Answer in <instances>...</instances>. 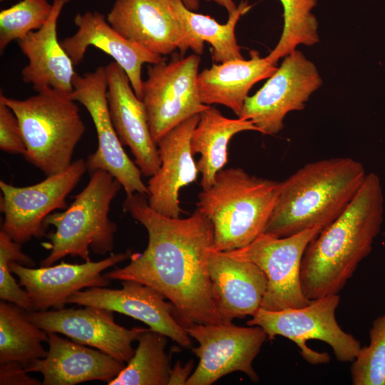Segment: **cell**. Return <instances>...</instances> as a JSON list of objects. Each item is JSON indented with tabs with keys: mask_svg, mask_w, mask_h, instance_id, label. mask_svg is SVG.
<instances>
[{
	"mask_svg": "<svg viewBox=\"0 0 385 385\" xmlns=\"http://www.w3.org/2000/svg\"><path fill=\"white\" fill-rule=\"evenodd\" d=\"M123 210L145 228L148 246L141 253H132L128 265L105 276L153 288L175 306L185 327L222 322L208 272L214 240L210 219L197 208L187 218L163 215L149 206L148 196L138 192L126 195Z\"/></svg>",
	"mask_w": 385,
	"mask_h": 385,
	"instance_id": "1",
	"label": "cell"
},
{
	"mask_svg": "<svg viewBox=\"0 0 385 385\" xmlns=\"http://www.w3.org/2000/svg\"><path fill=\"white\" fill-rule=\"evenodd\" d=\"M379 177L366 174L346 210L308 244L301 264L302 292L309 299L337 294L371 251L383 222Z\"/></svg>",
	"mask_w": 385,
	"mask_h": 385,
	"instance_id": "2",
	"label": "cell"
},
{
	"mask_svg": "<svg viewBox=\"0 0 385 385\" xmlns=\"http://www.w3.org/2000/svg\"><path fill=\"white\" fill-rule=\"evenodd\" d=\"M350 157L309 163L281 182L277 202L264 233L278 237L325 227L349 206L366 178Z\"/></svg>",
	"mask_w": 385,
	"mask_h": 385,
	"instance_id": "3",
	"label": "cell"
},
{
	"mask_svg": "<svg viewBox=\"0 0 385 385\" xmlns=\"http://www.w3.org/2000/svg\"><path fill=\"white\" fill-rule=\"evenodd\" d=\"M280 188L281 182L250 175L241 168L221 170L197 202L213 225L212 250L245 247L263 233Z\"/></svg>",
	"mask_w": 385,
	"mask_h": 385,
	"instance_id": "4",
	"label": "cell"
},
{
	"mask_svg": "<svg viewBox=\"0 0 385 385\" xmlns=\"http://www.w3.org/2000/svg\"><path fill=\"white\" fill-rule=\"evenodd\" d=\"M121 188L109 173H91L88 184L73 197V202L45 220L46 227L53 225L56 230L46 235L50 242L43 246L51 252L41 260V267L51 266L68 255L88 261L91 250L99 255L111 252L117 225L110 219L109 212Z\"/></svg>",
	"mask_w": 385,
	"mask_h": 385,
	"instance_id": "5",
	"label": "cell"
},
{
	"mask_svg": "<svg viewBox=\"0 0 385 385\" xmlns=\"http://www.w3.org/2000/svg\"><path fill=\"white\" fill-rule=\"evenodd\" d=\"M17 117L26 145L25 159L46 176L66 169L86 127L69 96L46 89L26 99L0 95Z\"/></svg>",
	"mask_w": 385,
	"mask_h": 385,
	"instance_id": "6",
	"label": "cell"
},
{
	"mask_svg": "<svg viewBox=\"0 0 385 385\" xmlns=\"http://www.w3.org/2000/svg\"><path fill=\"white\" fill-rule=\"evenodd\" d=\"M339 300L337 294L311 299L301 308L271 311L260 307L247 324L261 327L270 340L276 336L291 340L299 349L303 359L311 364L328 363L330 356L327 352H318L308 347L306 343L309 339L327 343L338 361H353L361 344L353 335L345 332L336 320L335 311Z\"/></svg>",
	"mask_w": 385,
	"mask_h": 385,
	"instance_id": "7",
	"label": "cell"
},
{
	"mask_svg": "<svg viewBox=\"0 0 385 385\" xmlns=\"http://www.w3.org/2000/svg\"><path fill=\"white\" fill-rule=\"evenodd\" d=\"M199 55L173 58L152 64L143 83V98L154 142L187 119L201 113L204 104L197 87Z\"/></svg>",
	"mask_w": 385,
	"mask_h": 385,
	"instance_id": "8",
	"label": "cell"
},
{
	"mask_svg": "<svg viewBox=\"0 0 385 385\" xmlns=\"http://www.w3.org/2000/svg\"><path fill=\"white\" fill-rule=\"evenodd\" d=\"M322 229L317 226L284 237L263 232L246 247L225 252L253 262L265 274L267 286L261 308L278 311L310 302L301 287V264L308 244Z\"/></svg>",
	"mask_w": 385,
	"mask_h": 385,
	"instance_id": "9",
	"label": "cell"
},
{
	"mask_svg": "<svg viewBox=\"0 0 385 385\" xmlns=\"http://www.w3.org/2000/svg\"><path fill=\"white\" fill-rule=\"evenodd\" d=\"M87 170L86 161L76 160L65 170L29 186H14L0 181L1 230L23 244L46 235L45 220L57 210L68 207L66 198Z\"/></svg>",
	"mask_w": 385,
	"mask_h": 385,
	"instance_id": "10",
	"label": "cell"
},
{
	"mask_svg": "<svg viewBox=\"0 0 385 385\" xmlns=\"http://www.w3.org/2000/svg\"><path fill=\"white\" fill-rule=\"evenodd\" d=\"M185 329L199 344L192 347L199 363L186 385H211L235 371L245 374L253 382L258 381L252 363L267 338L261 327L221 322L190 323Z\"/></svg>",
	"mask_w": 385,
	"mask_h": 385,
	"instance_id": "11",
	"label": "cell"
},
{
	"mask_svg": "<svg viewBox=\"0 0 385 385\" xmlns=\"http://www.w3.org/2000/svg\"><path fill=\"white\" fill-rule=\"evenodd\" d=\"M73 86L70 97L86 108L97 133L98 147L86 160L87 170L90 173L99 170L109 173L121 184L126 195L138 192L148 196L142 173L126 154L113 125L108 106L105 66L83 76L76 73Z\"/></svg>",
	"mask_w": 385,
	"mask_h": 385,
	"instance_id": "12",
	"label": "cell"
},
{
	"mask_svg": "<svg viewBox=\"0 0 385 385\" xmlns=\"http://www.w3.org/2000/svg\"><path fill=\"white\" fill-rule=\"evenodd\" d=\"M281 65L257 92L248 96L238 118L251 120L260 133H278L289 112L300 111L322 80L315 64L298 50Z\"/></svg>",
	"mask_w": 385,
	"mask_h": 385,
	"instance_id": "13",
	"label": "cell"
},
{
	"mask_svg": "<svg viewBox=\"0 0 385 385\" xmlns=\"http://www.w3.org/2000/svg\"><path fill=\"white\" fill-rule=\"evenodd\" d=\"M106 19L125 38L162 56L176 49L197 55L204 50L177 16L172 0H115Z\"/></svg>",
	"mask_w": 385,
	"mask_h": 385,
	"instance_id": "14",
	"label": "cell"
},
{
	"mask_svg": "<svg viewBox=\"0 0 385 385\" xmlns=\"http://www.w3.org/2000/svg\"><path fill=\"white\" fill-rule=\"evenodd\" d=\"M46 311H25L26 317L47 332L101 350L127 363L133 357V341L147 328L128 329L115 322L113 312L91 306Z\"/></svg>",
	"mask_w": 385,
	"mask_h": 385,
	"instance_id": "15",
	"label": "cell"
},
{
	"mask_svg": "<svg viewBox=\"0 0 385 385\" xmlns=\"http://www.w3.org/2000/svg\"><path fill=\"white\" fill-rule=\"evenodd\" d=\"M122 288L94 287L71 294L67 304L106 309L139 320L183 347H190L191 337L175 306L153 288L133 280H124Z\"/></svg>",
	"mask_w": 385,
	"mask_h": 385,
	"instance_id": "16",
	"label": "cell"
},
{
	"mask_svg": "<svg viewBox=\"0 0 385 385\" xmlns=\"http://www.w3.org/2000/svg\"><path fill=\"white\" fill-rule=\"evenodd\" d=\"M127 251L111 254L103 260L82 264L61 262L56 265L32 268L11 262V272L17 276L19 285L29 294L34 311L65 307L68 297L85 288L108 286L111 279L102 272L106 269L130 258Z\"/></svg>",
	"mask_w": 385,
	"mask_h": 385,
	"instance_id": "17",
	"label": "cell"
},
{
	"mask_svg": "<svg viewBox=\"0 0 385 385\" xmlns=\"http://www.w3.org/2000/svg\"><path fill=\"white\" fill-rule=\"evenodd\" d=\"M110 116L123 145L129 147L141 173L153 176L160 166L142 100L135 95L128 76L115 61L105 66Z\"/></svg>",
	"mask_w": 385,
	"mask_h": 385,
	"instance_id": "18",
	"label": "cell"
},
{
	"mask_svg": "<svg viewBox=\"0 0 385 385\" xmlns=\"http://www.w3.org/2000/svg\"><path fill=\"white\" fill-rule=\"evenodd\" d=\"M76 32L61 42L73 66L84 58L87 48L92 46L111 56L125 72L138 98H143L142 66L155 64L164 60L115 30L106 16L94 11L77 14L73 19Z\"/></svg>",
	"mask_w": 385,
	"mask_h": 385,
	"instance_id": "19",
	"label": "cell"
},
{
	"mask_svg": "<svg viewBox=\"0 0 385 385\" xmlns=\"http://www.w3.org/2000/svg\"><path fill=\"white\" fill-rule=\"evenodd\" d=\"M199 118L200 114L187 119L157 143L160 166L149 179L148 201L154 211L163 215L180 217L183 212L180 190L195 182L200 173L190 146Z\"/></svg>",
	"mask_w": 385,
	"mask_h": 385,
	"instance_id": "20",
	"label": "cell"
},
{
	"mask_svg": "<svg viewBox=\"0 0 385 385\" xmlns=\"http://www.w3.org/2000/svg\"><path fill=\"white\" fill-rule=\"evenodd\" d=\"M208 272L214 302L222 322L253 316L261 307L267 281L252 262L211 250Z\"/></svg>",
	"mask_w": 385,
	"mask_h": 385,
	"instance_id": "21",
	"label": "cell"
},
{
	"mask_svg": "<svg viewBox=\"0 0 385 385\" xmlns=\"http://www.w3.org/2000/svg\"><path fill=\"white\" fill-rule=\"evenodd\" d=\"M48 350L44 358L25 365L27 372H38L43 385H74L90 381L107 384L125 366L109 354L48 332Z\"/></svg>",
	"mask_w": 385,
	"mask_h": 385,
	"instance_id": "22",
	"label": "cell"
},
{
	"mask_svg": "<svg viewBox=\"0 0 385 385\" xmlns=\"http://www.w3.org/2000/svg\"><path fill=\"white\" fill-rule=\"evenodd\" d=\"M71 0H53L47 21L38 30L18 41L29 60L21 71L24 83L37 92L46 89L70 94L76 73L74 66L57 37V21L64 6Z\"/></svg>",
	"mask_w": 385,
	"mask_h": 385,
	"instance_id": "23",
	"label": "cell"
},
{
	"mask_svg": "<svg viewBox=\"0 0 385 385\" xmlns=\"http://www.w3.org/2000/svg\"><path fill=\"white\" fill-rule=\"evenodd\" d=\"M248 60L236 59L213 64L198 73L197 87L202 102L220 104L239 116L252 87L270 78L277 69L268 58L252 50Z\"/></svg>",
	"mask_w": 385,
	"mask_h": 385,
	"instance_id": "24",
	"label": "cell"
},
{
	"mask_svg": "<svg viewBox=\"0 0 385 385\" xmlns=\"http://www.w3.org/2000/svg\"><path fill=\"white\" fill-rule=\"evenodd\" d=\"M248 130L259 132L251 120L227 118L210 106L200 113L191 136L190 146L193 155L200 154L197 165L203 190L213 184L217 174L227 164L230 139L238 133Z\"/></svg>",
	"mask_w": 385,
	"mask_h": 385,
	"instance_id": "25",
	"label": "cell"
},
{
	"mask_svg": "<svg viewBox=\"0 0 385 385\" xmlns=\"http://www.w3.org/2000/svg\"><path fill=\"white\" fill-rule=\"evenodd\" d=\"M25 311L14 303L0 302V364L18 361L25 366L47 354L42 342H48V332L30 322Z\"/></svg>",
	"mask_w": 385,
	"mask_h": 385,
	"instance_id": "26",
	"label": "cell"
},
{
	"mask_svg": "<svg viewBox=\"0 0 385 385\" xmlns=\"http://www.w3.org/2000/svg\"><path fill=\"white\" fill-rule=\"evenodd\" d=\"M175 12L189 32L202 43L212 46V58L215 63L243 59L235 30L242 16L252 8L247 1H242L237 9L228 14L227 23L221 24L210 16L188 9L182 0H172Z\"/></svg>",
	"mask_w": 385,
	"mask_h": 385,
	"instance_id": "27",
	"label": "cell"
},
{
	"mask_svg": "<svg viewBox=\"0 0 385 385\" xmlns=\"http://www.w3.org/2000/svg\"><path fill=\"white\" fill-rule=\"evenodd\" d=\"M134 354L108 385H166L171 371L167 337L147 328L138 337Z\"/></svg>",
	"mask_w": 385,
	"mask_h": 385,
	"instance_id": "28",
	"label": "cell"
},
{
	"mask_svg": "<svg viewBox=\"0 0 385 385\" xmlns=\"http://www.w3.org/2000/svg\"><path fill=\"white\" fill-rule=\"evenodd\" d=\"M284 25L280 38L267 57L274 64L299 45L313 46L319 41L318 21L312 12L317 0H279Z\"/></svg>",
	"mask_w": 385,
	"mask_h": 385,
	"instance_id": "29",
	"label": "cell"
},
{
	"mask_svg": "<svg viewBox=\"0 0 385 385\" xmlns=\"http://www.w3.org/2000/svg\"><path fill=\"white\" fill-rule=\"evenodd\" d=\"M52 3L47 0H21L0 12V51L14 40L39 29L48 20Z\"/></svg>",
	"mask_w": 385,
	"mask_h": 385,
	"instance_id": "30",
	"label": "cell"
},
{
	"mask_svg": "<svg viewBox=\"0 0 385 385\" xmlns=\"http://www.w3.org/2000/svg\"><path fill=\"white\" fill-rule=\"evenodd\" d=\"M369 346L361 347L351 367L354 385H385V314L369 331Z\"/></svg>",
	"mask_w": 385,
	"mask_h": 385,
	"instance_id": "31",
	"label": "cell"
},
{
	"mask_svg": "<svg viewBox=\"0 0 385 385\" xmlns=\"http://www.w3.org/2000/svg\"><path fill=\"white\" fill-rule=\"evenodd\" d=\"M11 262L32 267L35 262L21 250V244L0 231V298L14 303L28 312L34 311L28 292L17 284L9 265Z\"/></svg>",
	"mask_w": 385,
	"mask_h": 385,
	"instance_id": "32",
	"label": "cell"
},
{
	"mask_svg": "<svg viewBox=\"0 0 385 385\" xmlns=\"http://www.w3.org/2000/svg\"><path fill=\"white\" fill-rule=\"evenodd\" d=\"M0 149L24 155L26 148L20 124L14 111L0 101Z\"/></svg>",
	"mask_w": 385,
	"mask_h": 385,
	"instance_id": "33",
	"label": "cell"
},
{
	"mask_svg": "<svg viewBox=\"0 0 385 385\" xmlns=\"http://www.w3.org/2000/svg\"><path fill=\"white\" fill-rule=\"evenodd\" d=\"M1 385H40L42 382L28 375L25 366L18 361L0 364Z\"/></svg>",
	"mask_w": 385,
	"mask_h": 385,
	"instance_id": "34",
	"label": "cell"
},
{
	"mask_svg": "<svg viewBox=\"0 0 385 385\" xmlns=\"http://www.w3.org/2000/svg\"><path fill=\"white\" fill-rule=\"evenodd\" d=\"M193 366V360L189 361L184 365H182L180 361H177L171 368L168 385H186L194 371Z\"/></svg>",
	"mask_w": 385,
	"mask_h": 385,
	"instance_id": "35",
	"label": "cell"
},
{
	"mask_svg": "<svg viewBox=\"0 0 385 385\" xmlns=\"http://www.w3.org/2000/svg\"><path fill=\"white\" fill-rule=\"evenodd\" d=\"M207 1H213L219 6L223 7L228 14L234 12L237 6L234 0H206ZM184 5L191 11H196L199 8V0H182Z\"/></svg>",
	"mask_w": 385,
	"mask_h": 385,
	"instance_id": "36",
	"label": "cell"
},
{
	"mask_svg": "<svg viewBox=\"0 0 385 385\" xmlns=\"http://www.w3.org/2000/svg\"><path fill=\"white\" fill-rule=\"evenodd\" d=\"M0 1H3V0H0Z\"/></svg>",
	"mask_w": 385,
	"mask_h": 385,
	"instance_id": "37",
	"label": "cell"
}]
</instances>
